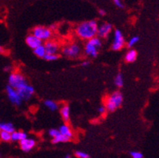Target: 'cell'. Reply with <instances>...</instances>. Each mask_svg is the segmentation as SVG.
Here are the masks:
<instances>
[{"instance_id":"obj_15","label":"cell","mask_w":159,"mask_h":158,"mask_svg":"<svg viewBox=\"0 0 159 158\" xmlns=\"http://www.w3.org/2000/svg\"><path fill=\"white\" fill-rule=\"evenodd\" d=\"M61 115L62 116L63 120L66 122L70 120V109L69 107V106L66 105L61 109Z\"/></svg>"},{"instance_id":"obj_19","label":"cell","mask_w":159,"mask_h":158,"mask_svg":"<svg viewBox=\"0 0 159 158\" xmlns=\"http://www.w3.org/2000/svg\"><path fill=\"white\" fill-rule=\"evenodd\" d=\"M0 128L1 130L6 131L8 132H13L15 131V128L11 123H2L0 124Z\"/></svg>"},{"instance_id":"obj_24","label":"cell","mask_w":159,"mask_h":158,"mask_svg":"<svg viewBox=\"0 0 159 158\" xmlns=\"http://www.w3.org/2000/svg\"><path fill=\"white\" fill-rule=\"evenodd\" d=\"M139 40L140 39L138 36H133V37H132V38L130 39V40L129 41V43H128V47H129V48H131V47L134 46V45L139 41Z\"/></svg>"},{"instance_id":"obj_29","label":"cell","mask_w":159,"mask_h":158,"mask_svg":"<svg viewBox=\"0 0 159 158\" xmlns=\"http://www.w3.org/2000/svg\"><path fill=\"white\" fill-rule=\"evenodd\" d=\"M98 111H99V113H101V114H104L105 112H106V111H107V108H106V106H99Z\"/></svg>"},{"instance_id":"obj_17","label":"cell","mask_w":159,"mask_h":158,"mask_svg":"<svg viewBox=\"0 0 159 158\" xmlns=\"http://www.w3.org/2000/svg\"><path fill=\"white\" fill-rule=\"evenodd\" d=\"M34 53L36 54V56H39V57H44L46 54V49H45V47L44 45L40 44L39 46H37L36 48H35L34 49Z\"/></svg>"},{"instance_id":"obj_4","label":"cell","mask_w":159,"mask_h":158,"mask_svg":"<svg viewBox=\"0 0 159 158\" xmlns=\"http://www.w3.org/2000/svg\"><path fill=\"white\" fill-rule=\"evenodd\" d=\"M123 102V95L119 91H116L111 94V96H109L106 100V108L109 111H114Z\"/></svg>"},{"instance_id":"obj_20","label":"cell","mask_w":159,"mask_h":158,"mask_svg":"<svg viewBox=\"0 0 159 158\" xmlns=\"http://www.w3.org/2000/svg\"><path fill=\"white\" fill-rule=\"evenodd\" d=\"M0 139L5 142H8L11 140V132H6V131H0Z\"/></svg>"},{"instance_id":"obj_5","label":"cell","mask_w":159,"mask_h":158,"mask_svg":"<svg viewBox=\"0 0 159 158\" xmlns=\"http://www.w3.org/2000/svg\"><path fill=\"white\" fill-rule=\"evenodd\" d=\"M33 35L41 40H48L52 36V32L49 28L38 26L33 29Z\"/></svg>"},{"instance_id":"obj_13","label":"cell","mask_w":159,"mask_h":158,"mask_svg":"<svg viewBox=\"0 0 159 158\" xmlns=\"http://www.w3.org/2000/svg\"><path fill=\"white\" fill-rule=\"evenodd\" d=\"M59 132L61 135H64V136H67L69 138H72L73 136V132L72 130L70 129V128L67 125V124H63L59 128Z\"/></svg>"},{"instance_id":"obj_10","label":"cell","mask_w":159,"mask_h":158,"mask_svg":"<svg viewBox=\"0 0 159 158\" xmlns=\"http://www.w3.org/2000/svg\"><path fill=\"white\" fill-rule=\"evenodd\" d=\"M35 144H36L35 140L28 138V137L20 140V148L24 152H29L30 150H32L35 147Z\"/></svg>"},{"instance_id":"obj_25","label":"cell","mask_w":159,"mask_h":158,"mask_svg":"<svg viewBox=\"0 0 159 158\" xmlns=\"http://www.w3.org/2000/svg\"><path fill=\"white\" fill-rule=\"evenodd\" d=\"M75 156H77L78 158H89L90 156H89L87 153L83 152H81V151H77L75 152Z\"/></svg>"},{"instance_id":"obj_33","label":"cell","mask_w":159,"mask_h":158,"mask_svg":"<svg viewBox=\"0 0 159 158\" xmlns=\"http://www.w3.org/2000/svg\"><path fill=\"white\" fill-rule=\"evenodd\" d=\"M0 124H1V123H0ZM0 131H1V128H0Z\"/></svg>"},{"instance_id":"obj_12","label":"cell","mask_w":159,"mask_h":158,"mask_svg":"<svg viewBox=\"0 0 159 158\" xmlns=\"http://www.w3.org/2000/svg\"><path fill=\"white\" fill-rule=\"evenodd\" d=\"M45 49H46V53H57L58 51V45L57 43L52 40H48L44 44Z\"/></svg>"},{"instance_id":"obj_22","label":"cell","mask_w":159,"mask_h":158,"mask_svg":"<svg viewBox=\"0 0 159 158\" xmlns=\"http://www.w3.org/2000/svg\"><path fill=\"white\" fill-rule=\"evenodd\" d=\"M115 84L118 87H122L124 85V79L123 76L121 74H118L115 78Z\"/></svg>"},{"instance_id":"obj_18","label":"cell","mask_w":159,"mask_h":158,"mask_svg":"<svg viewBox=\"0 0 159 158\" xmlns=\"http://www.w3.org/2000/svg\"><path fill=\"white\" fill-rule=\"evenodd\" d=\"M70 140V138H69L67 136H64V135H61L60 134L58 136H57L56 137H53L52 138V142L53 144H59V143H63V142H67L69 140Z\"/></svg>"},{"instance_id":"obj_14","label":"cell","mask_w":159,"mask_h":158,"mask_svg":"<svg viewBox=\"0 0 159 158\" xmlns=\"http://www.w3.org/2000/svg\"><path fill=\"white\" fill-rule=\"evenodd\" d=\"M26 133H24L23 132H16L14 131L13 132H11V140L13 141H20V140H24V139L27 138Z\"/></svg>"},{"instance_id":"obj_9","label":"cell","mask_w":159,"mask_h":158,"mask_svg":"<svg viewBox=\"0 0 159 158\" xmlns=\"http://www.w3.org/2000/svg\"><path fill=\"white\" fill-rule=\"evenodd\" d=\"M111 29H112V25L108 24V23H105V24H103L102 25L98 27L97 35H98L99 37L105 38V37H107V36L110 34Z\"/></svg>"},{"instance_id":"obj_21","label":"cell","mask_w":159,"mask_h":158,"mask_svg":"<svg viewBox=\"0 0 159 158\" xmlns=\"http://www.w3.org/2000/svg\"><path fill=\"white\" fill-rule=\"evenodd\" d=\"M44 105H45L49 110L52 111H57L58 109V105L52 100H46L44 102Z\"/></svg>"},{"instance_id":"obj_30","label":"cell","mask_w":159,"mask_h":158,"mask_svg":"<svg viewBox=\"0 0 159 158\" xmlns=\"http://www.w3.org/2000/svg\"><path fill=\"white\" fill-rule=\"evenodd\" d=\"M91 64V62L89 61H84L81 64V65L82 66H88L89 65Z\"/></svg>"},{"instance_id":"obj_26","label":"cell","mask_w":159,"mask_h":158,"mask_svg":"<svg viewBox=\"0 0 159 158\" xmlns=\"http://www.w3.org/2000/svg\"><path fill=\"white\" fill-rule=\"evenodd\" d=\"M60 134V132L57 129H50V130L48 131V135L51 136V137H56L57 136H58Z\"/></svg>"},{"instance_id":"obj_23","label":"cell","mask_w":159,"mask_h":158,"mask_svg":"<svg viewBox=\"0 0 159 158\" xmlns=\"http://www.w3.org/2000/svg\"><path fill=\"white\" fill-rule=\"evenodd\" d=\"M59 57V56L57 53H46L45 56H44V58L46 61H52L57 60Z\"/></svg>"},{"instance_id":"obj_8","label":"cell","mask_w":159,"mask_h":158,"mask_svg":"<svg viewBox=\"0 0 159 158\" xmlns=\"http://www.w3.org/2000/svg\"><path fill=\"white\" fill-rule=\"evenodd\" d=\"M65 56L70 58H75L79 56L81 52V48L79 44H72L70 45L65 47L62 50Z\"/></svg>"},{"instance_id":"obj_34","label":"cell","mask_w":159,"mask_h":158,"mask_svg":"<svg viewBox=\"0 0 159 158\" xmlns=\"http://www.w3.org/2000/svg\"><path fill=\"white\" fill-rule=\"evenodd\" d=\"M0 156H1V154H0Z\"/></svg>"},{"instance_id":"obj_7","label":"cell","mask_w":159,"mask_h":158,"mask_svg":"<svg viewBox=\"0 0 159 158\" xmlns=\"http://www.w3.org/2000/svg\"><path fill=\"white\" fill-rule=\"evenodd\" d=\"M114 41L112 43L111 48L113 50L118 51L123 48L125 45V37L123 36V33L120 30H116L114 33Z\"/></svg>"},{"instance_id":"obj_3","label":"cell","mask_w":159,"mask_h":158,"mask_svg":"<svg viewBox=\"0 0 159 158\" xmlns=\"http://www.w3.org/2000/svg\"><path fill=\"white\" fill-rule=\"evenodd\" d=\"M102 45V41L99 37H93L88 40L85 46V52L87 55L92 57H96L99 53V48Z\"/></svg>"},{"instance_id":"obj_16","label":"cell","mask_w":159,"mask_h":158,"mask_svg":"<svg viewBox=\"0 0 159 158\" xmlns=\"http://www.w3.org/2000/svg\"><path fill=\"white\" fill-rule=\"evenodd\" d=\"M137 52H136L135 50H133V49H131V50H129V52L126 53V55H125V61L127 62L135 61L136 59H137Z\"/></svg>"},{"instance_id":"obj_28","label":"cell","mask_w":159,"mask_h":158,"mask_svg":"<svg viewBox=\"0 0 159 158\" xmlns=\"http://www.w3.org/2000/svg\"><path fill=\"white\" fill-rule=\"evenodd\" d=\"M114 3L116 4V6L120 8H123L124 7V4L122 2V0H113Z\"/></svg>"},{"instance_id":"obj_11","label":"cell","mask_w":159,"mask_h":158,"mask_svg":"<svg viewBox=\"0 0 159 158\" xmlns=\"http://www.w3.org/2000/svg\"><path fill=\"white\" fill-rule=\"evenodd\" d=\"M26 44H28V46L30 47L31 48L34 49L35 48H36L37 46L42 44V40H40L39 38H37L36 36H35L34 35H29L26 38Z\"/></svg>"},{"instance_id":"obj_2","label":"cell","mask_w":159,"mask_h":158,"mask_svg":"<svg viewBox=\"0 0 159 158\" xmlns=\"http://www.w3.org/2000/svg\"><path fill=\"white\" fill-rule=\"evenodd\" d=\"M98 24L95 20L86 21L80 24L76 28L77 35L83 40H90L96 36L98 32Z\"/></svg>"},{"instance_id":"obj_6","label":"cell","mask_w":159,"mask_h":158,"mask_svg":"<svg viewBox=\"0 0 159 158\" xmlns=\"http://www.w3.org/2000/svg\"><path fill=\"white\" fill-rule=\"evenodd\" d=\"M7 97L9 98V100L15 105L21 104V102L23 101V98L20 95L19 92L15 88L11 87L10 85H8L7 86Z\"/></svg>"},{"instance_id":"obj_32","label":"cell","mask_w":159,"mask_h":158,"mask_svg":"<svg viewBox=\"0 0 159 158\" xmlns=\"http://www.w3.org/2000/svg\"><path fill=\"white\" fill-rule=\"evenodd\" d=\"M2 51V48H1V46H0V52Z\"/></svg>"},{"instance_id":"obj_1","label":"cell","mask_w":159,"mask_h":158,"mask_svg":"<svg viewBox=\"0 0 159 158\" xmlns=\"http://www.w3.org/2000/svg\"><path fill=\"white\" fill-rule=\"evenodd\" d=\"M8 82L11 87L18 91L23 100H28L34 94V88L28 84L26 79L22 74L12 73L9 76Z\"/></svg>"},{"instance_id":"obj_31","label":"cell","mask_w":159,"mask_h":158,"mask_svg":"<svg viewBox=\"0 0 159 158\" xmlns=\"http://www.w3.org/2000/svg\"><path fill=\"white\" fill-rule=\"evenodd\" d=\"M99 14L100 15V16H105V15H106V11H105V10H103V9H99Z\"/></svg>"},{"instance_id":"obj_27","label":"cell","mask_w":159,"mask_h":158,"mask_svg":"<svg viewBox=\"0 0 159 158\" xmlns=\"http://www.w3.org/2000/svg\"><path fill=\"white\" fill-rule=\"evenodd\" d=\"M131 156L133 158H142L143 157V154L140 152H136V151H133L131 152Z\"/></svg>"}]
</instances>
